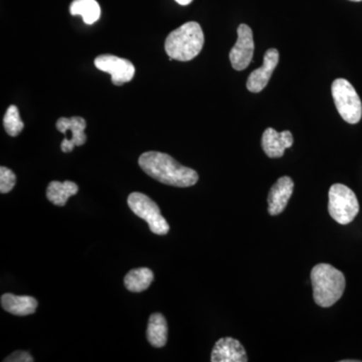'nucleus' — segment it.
Instances as JSON below:
<instances>
[{
  "label": "nucleus",
  "instance_id": "423d86ee",
  "mask_svg": "<svg viewBox=\"0 0 362 362\" xmlns=\"http://www.w3.org/2000/svg\"><path fill=\"white\" fill-rule=\"evenodd\" d=\"M128 206L136 216L148 223L150 230L158 235H168L169 225L162 216L158 206L147 195L141 192H133L127 199Z\"/></svg>",
  "mask_w": 362,
  "mask_h": 362
},
{
  "label": "nucleus",
  "instance_id": "4be33fe9",
  "mask_svg": "<svg viewBox=\"0 0 362 362\" xmlns=\"http://www.w3.org/2000/svg\"><path fill=\"white\" fill-rule=\"evenodd\" d=\"M175 1L180 6H188V4H192V0H175Z\"/></svg>",
  "mask_w": 362,
  "mask_h": 362
},
{
  "label": "nucleus",
  "instance_id": "f8f14e48",
  "mask_svg": "<svg viewBox=\"0 0 362 362\" xmlns=\"http://www.w3.org/2000/svg\"><path fill=\"white\" fill-rule=\"evenodd\" d=\"M213 362H247L246 350L239 340L232 337L221 338L211 352Z\"/></svg>",
  "mask_w": 362,
  "mask_h": 362
},
{
  "label": "nucleus",
  "instance_id": "ddd939ff",
  "mask_svg": "<svg viewBox=\"0 0 362 362\" xmlns=\"http://www.w3.org/2000/svg\"><path fill=\"white\" fill-rule=\"evenodd\" d=\"M294 139L290 131L279 133L273 128H267L262 137V146L267 156L280 158L284 156L285 150L292 146Z\"/></svg>",
  "mask_w": 362,
  "mask_h": 362
},
{
  "label": "nucleus",
  "instance_id": "4468645a",
  "mask_svg": "<svg viewBox=\"0 0 362 362\" xmlns=\"http://www.w3.org/2000/svg\"><path fill=\"white\" fill-rule=\"evenodd\" d=\"M1 306L8 313L16 316H28L35 313L37 308V301L30 296H16L6 293L2 295Z\"/></svg>",
  "mask_w": 362,
  "mask_h": 362
},
{
  "label": "nucleus",
  "instance_id": "6ab92c4d",
  "mask_svg": "<svg viewBox=\"0 0 362 362\" xmlns=\"http://www.w3.org/2000/svg\"><path fill=\"white\" fill-rule=\"evenodd\" d=\"M4 126L7 134L13 136V137L21 134L25 127V124L21 120L18 107L14 105L8 107L6 115H4Z\"/></svg>",
  "mask_w": 362,
  "mask_h": 362
},
{
  "label": "nucleus",
  "instance_id": "2eb2a0df",
  "mask_svg": "<svg viewBox=\"0 0 362 362\" xmlns=\"http://www.w3.org/2000/svg\"><path fill=\"white\" fill-rule=\"evenodd\" d=\"M78 192V185L73 181H52L47 188V197L56 206H66L68 199L77 194Z\"/></svg>",
  "mask_w": 362,
  "mask_h": 362
},
{
  "label": "nucleus",
  "instance_id": "dca6fc26",
  "mask_svg": "<svg viewBox=\"0 0 362 362\" xmlns=\"http://www.w3.org/2000/svg\"><path fill=\"white\" fill-rule=\"evenodd\" d=\"M168 322L165 317L160 313H154L150 316L147 327V339L152 346L161 349L168 342Z\"/></svg>",
  "mask_w": 362,
  "mask_h": 362
},
{
  "label": "nucleus",
  "instance_id": "9d476101",
  "mask_svg": "<svg viewBox=\"0 0 362 362\" xmlns=\"http://www.w3.org/2000/svg\"><path fill=\"white\" fill-rule=\"evenodd\" d=\"M280 54L276 49H270L266 52L264 57V64L261 68L252 71L247 81V89L252 93H259L265 89L269 81L273 75V71L279 64Z\"/></svg>",
  "mask_w": 362,
  "mask_h": 362
},
{
  "label": "nucleus",
  "instance_id": "a211bd4d",
  "mask_svg": "<svg viewBox=\"0 0 362 362\" xmlns=\"http://www.w3.org/2000/svg\"><path fill=\"white\" fill-rule=\"evenodd\" d=\"M71 16H81L85 23L93 25L101 16V7L96 0H74L70 6Z\"/></svg>",
  "mask_w": 362,
  "mask_h": 362
},
{
  "label": "nucleus",
  "instance_id": "6e6552de",
  "mask_svg": "<svg viewBox=\"0 0 362 362\" xmlns=\"http://www.w3.org/2000/svg\"><path fill=\"white\" fill-rule=\"evenodd\" d=\"M255 42L252 30L242 23L238 28V40L230 52V61L235 71H243L251 64L254 56Z\"/></svg>",
  "mask_w": 362,
  "mask_h": 362
},
{
  "label": "nucleus",
  "instance_id": "9b49d317",
  "mask_svg": "<svg viewBox=\"0 0 362 362\" xmlns=\"http://www.w3.org/2000/svg\"><path fill=\"white\" fill-rule=\"evenodd\" d=\"M294 190V182L289 176L279 178L268 195V211L271 216L282 214Z\"/></svg>",
  "mask_w": 362,
  "mask_h": 362
},
{
  "label": "nucleus",
  "instance_id": "7ed1b4c3",
  "mask_svg": "<svg viewBox=\"0 0 362 362\" xmlns=\"http://www.w3.org/2000/svg\"><path fill=\"white\" fill-rule=\"evenodd\" d=\"M313 298L318 306L327 308L337 303L345 290V277L342 272L329 264H319L311 271Z\"/></svg>",
  "mask_w": 362,
  "mask_h": 362
},
{
  "label": "nucleus",
  "instance_id": "1a4fd4ad",
  "mask_svg": "<svg viewBox=\"0 0 362 362\" xmlns=\"http://www.w3.org/2000/svg\"><path fill=\"white\" fill-rule=\"evenodd\" d=\"M87 123L82 117L75 116L71 118L62 117L57 122V129L65 134L66 132L71 133V139H64L61 144L62 151L65 153L73 151L76 146H82L87 141V136L85 134V129Z\"/></svg>",
  "mask_w": 362,
  "mask_h": 362
},
{
  "label": "nucleus",
  "instance_id": "f3484780",
  "mask_svg": "<svg viewBox=\"0 0 362 362\" xmlns=\"http://www.w3.org/2000/svg\"><path fill=\"white\" fill-rule=\"evenodd\" d=\"M154 280L153 272L148 268H138L131 270L124 278V284L127 290L140 293L148 289Z\"/></svg>",
  "mask_w": 362,
  "mask_h": 362
},
{
  "label": "nucleus",
  "instance_id": "f257e3e1",
  "mask_svg": "<svg viewBox=\"0 0 362 362\" xmlns=\"http://www.w3.org/2000/svg\"><path fill=\"white\" fill-rule=\"evenodd\" d=\"M139 166L150 177L171 187H189L199 181L197 171L161 152H145L139 157Z\"/></svg>",
  "mask_w": 362,
  "mask_h": 362
},
{
  "label": "nucleus",
  "instance_id": "f03ea898",
  "mask_svg": "<svg viewBox=\"0 0 362 362\" xmlns=\"http://www.w3.org/2000/svg\"><path fill=\"white\" fill-rule=\"evenodd\" d=\"M204 44L202 26L195 21H189L169 33L164 47L169 59L188 62L199 56Z\"/></svg>",
  "mask_w": 362,
  "mask_h": 362
},
{
  "label": "nucleus",
  "instance_id": "39448f33",
  "mask_svg": "<svg viewBox=\"0 0 362 362\" xmlns=\"http://www.w3.org/2000/svg\"><path fill=\"white\" fill-rule=\"evenodd\" d=\"M328 211L331 218L340 225H349L359 213L356 194L341 183L333 185L329 189Z\"/></svg>",
  "mask_w": 362,
  "mask_h": 362
},
{
  "label": "nucleus",
  "instance_id": "5701e85b",
  "mask_svg": "<svg viewBox=\"0 0 362 362\" xmlns=\"http://www.w3.org/2000/svg\"><path fill=\"white\" fill-rule=\"evenodd\" d=\"M350 1L359 2L362 1V0H350Z\"/></svg>",
  "mask_w": 362,
  "mask_h": 362
},
{
  "label": "nucleus",
  "instance_id": "0eeeda50",
  "mask_svg": "<svg viewBox=\"0 0 362 362\" xmlns=\"http://www.w3.org/2000/svg\"><path fill=\"white\" fill-rule=\"evenodd\" d=\"M98 70L110 74L112 83L121 86L130 82L135 75V66L128 59L113 54H101L95 59Z\"/></svg>",
  "mask_w": 362,
  "mask_h": 362
},
{
  "label": "nucleus",
  "instance_id": "20e7f679",
  "mask_svg": "<svg viewBox=\"0 0 362 362\" xmlns=\"http://www.w3.org/2000/svg\"><path fill=\"white\" fill-rule=\"evenodd\" d=\"M333 101L343 120L357 124L361 120L362 103L354 86L345 78H337L331 86Z\"/></svg>",
  "mask_w": 362,
  "mask_h": 362
},
{
  "label": "nucleus",
  "instance_id": "aec40b11",
  "mask_svg": "<svg viewBox=\"0 0 362 362\" xmlns=\"http://www.w3.org/2000/svg\"><path fill=\"white\" fill-rule=\"evenodd\" d=\"M16 183V176L11 169L1 166L0 168V192L7 194L13 189Z\"/></svg>",
  "mask_w": 362,
  "mask_h": 362
},
{
  "label": "nucleus",
  "instance_id": "412c9836",
  "mask_svg": "<svg viewBox=\"0 0 362 362\" xmlns=\"http://www.w3.org/2000/svg\"><path fill=\"white\" fill-rule=\"evenodd\" d=\"M6 362H33V357L28 352L18 350L4 359Z\"/></svg>",
  "mask_w": 362,
  "mask_h": 362
}]
</instances>
